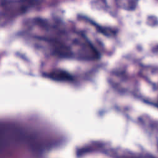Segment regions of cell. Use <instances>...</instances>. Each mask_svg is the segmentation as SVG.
I'll list each match as a JSON object with an SVG mask.
<instances>
[{"label":"cell","instance_id":"6da1fadb","mask_svg":"<svg viewBox=\"0 0 158 158\" xmlns=\"http://www.w3.org/2000/svg\"><path fill=\"white\" fill-rule=\"evenodd\" d=\"M40 2V0H1L2 13L6 14L19 15L25 12L30 8Z\"/></svg>","mask_w":158,"mask_h":158},{"label":"cell","instance_id":"7a4b0ae2","mask_svg":"<svg viewBox=\"0 0 158 158\" xmlns=\"http://www.w3.org/2000/svg\"><path fill=\"white\" fill-rule=\"evenodd\" d=\"M139 0H117V4L120 8L127 10H134L138 5Z\"/></svg>","mask_w":158,"mask_h":158}]
</instances>
